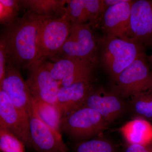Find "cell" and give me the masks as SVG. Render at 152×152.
<instances>
[{
    "label": "cell",
    "instance_id": "obj_6",
    "mask_svg": "<svg viewBox=\"0 0 152 152\" xmlns=\"http://www.w3.org/2000/svg\"><path fill=\"white\" fill-rule=\"evenodd\" d=\"M72 24L64 18L42 16L37 37V61L58 54L70 34Z\"/></svg>",
    "mask_w": 152,
    "mask_h": 152
},
{
    "label": "cell",
    "instance_id": "obj_10",
    "mask_svg": "<svg viewBox=\"0 0 152 152\" xmlns=\"http://www.w3.org/2000/svg\"><path fill=\"white\" fill-rule=\"evenodd\" d=\"M83 106L96 111L110 125L121 118L129 110V104L119 95L102 87H94Z\"/></svg>",
    "mask_w": 152,
    "mask_h": 152
},
{
    "label": "cell",
    "instance_id": "obj_24",
    "mask_svg": "<svg viewBox=\"0 0 152 152\" xmlns=\"http://www.w3.org/2000/svg\"><path fill=\"white\" fill-rule=\"evenodd\" d=\"M7 58L5 45L1 38L0 39V85L1 84L6 75Z\"/></svg>",
    "mask_w": 152,
    "mask_h": 152
},
{
    "label": "cell",
    "instance_id": "obj_8",
    "mask_svg": "<svg viewBox=\"0 0 152 152\" xmlns=\"http://www.w3.org/2000/svg\"><path fill=\"white\" fill-rule=\"evenodd\" d=\"M51 60L53 63L46 62L47 66L60 87L68 86L78 82L94 79L97 67L91 63L75 59L58 58Z\"/></svg>",
    "mask_w": 152,
    "mask_h": 152
},
{
    "label": "cell",
    "instance_id": "obj_21",
    "mask_svg": "<svg viewBox=\"0 0 152 152\" xmlns=\"http://www.w3.org/2000/svg\"><path fill=\"white\" fill-rule=\"evenodd\" d=\"M135 118H141L152 123V91L139 93L131 97L129 104Z\"/></svg>",
    "mask_w": 152,
    "mask_h": 152
},
{
    "label": "cell",
    "instance_id": "obj_17",
    "mask_svg": "<svg viewBox=\"0 0 152 152\" xmlns=\"http://www.w3.org/2000/svg\"><path fill=\"white\" fill-rule=\"evenodd\" d=\"M67 0H20L21 11L48 18H63Z\"/></svg>",
    "mask_w": 152,
    "mask_h": 152
},
{
    "label": "cell",
    "instance_id": "obj_25",
    "mask_svg": "<svg viewBox=\"0 0 152 152\" xmlns=\"http://www.w3.org/2000/svg\"><path fill=\"white\" fill-rule=\"evenodd\" d=\"M125 152H152V142L145 145L126 143Z\"/></svg>",
    "mask_w": 152,
    "mask_h": 152
},
{
    "label": "cell",
    "instance_id": "obj_7",
    "mask_svg": "<svg viewBox=\"0 0 152 152\" xmlns=\"http://www.w3.org/2000/svg\"><path fill=\"white\" fill-rule=\"evenodd\" d=\"M128 41L145 48L152 46V0L134 1L125 34Z\"/></svg>",
    "mask_w": 152,
    "mask_h": 152
},
{
    "label": "cell",
    "instance_id": "obj_5",
    "mask_svg": "<svg viewBox=\"0 0 152 152\" xmlns=\"http://www.w3.org/2000/svg\"><path fill=\"white\" fill-rule=\"evenodd\" d=\"M152 89V72L145 52L119 75L111 90L123 99Z\"/></svg>",
    "mask_w": 152,
    "mask_h": 152
},
{
    "label": "cell",
    "instance_id": "obj_19",
    "mask_svg": "<svg viewBox=\"0 0 152 152\" xmlns=\"http://www.w3.org/2000/svg\"><path fill=\"white\" fill-rule=\"evenodd\" d=\"M30 108L46 125L61 134L63 118L61 111L57 104L48 103L31 97Z\"/></svg>",
    "mask_w": 152,
    "mask_h": 152
},
{
    "label": "cell",
    "instance_id": "obj_16",
    "mask_svg": "<svg viewBox=\"0 0 152 152\" xmlns=\"http://www.w3.org/2000/svg\"><path fill=\"white\" fill-rule=\"evenodd\" d=\"M94 80H87L68 86L60 87L57 104L61 111L63 118L83 105L86 98L94 87Z\"/></svg>",
    "mask_w": 152,
    "mask_h": 152
},
{
    "label": "cell",
    "instance_id": "obj_23",
    "mask_svg": "<svg viewBox=\"0 0 152 152\" xmlns=\"http://www.w3.org/2000/svg\"><path fill=\"white\" fill-rule=\"evenodd\" d=\"M23 142L11 132L0 128V149L1 152H26Z\"/></svg>",
    "mask_w": 152,
    "mask_h": 152
},
{
    "label": "cell",
    "instance_id": "obj_14",
    "mask_svg": "<svg viewBox=\"0 0 152 152\" xmlns=\"http://www.w3.org/2000/svg\"><path fill=\"white\" fill-rule=\"evenodd\" d=\"M0 89L7 94L17 108L28 114L32 97L28 87L18 70L7 62Z\"/></svg>",
    "mask_w": 152,
    "mask_h": 152
},
{
    "label": "cell",
    "instance_id": "obj_2",
    "mask_svg": "<svg viewBox=\"0 0 152 152\" xmlns=\"http://www.w3.org/2000/svg\"><path fill=\"white\" fill-rule=\"evenodd\" d=\"M145 48L110 34L98 38L99 66L104 70L113 83Z\"/></svg>",
    "mask_w": 152,
    "mask_h": 152
},
{
    "label": "cell",
    "instance_id": "obj_26",
    "mask_svg": "<svg viewBox=\"0 0 152 152\" xmlns=\"http://www.w3.org/2000/svg\"><path fill=\"white\" fill-rule=\"evenodd\" d=\"M104 10L109 7L123 2L126 0H103Z\"/></svg>",
    "mask_w": 152,
    "mask_h": 152
},
{
    "label": "cell",
    "instance_id": "obj_4",
    "mask_svg": "<svg viewBox=\"0 0 152 152\" xmlns=\"http://www.w3.org/2000/svg\"><path fill=\"white\" fill-rule=\"evenodd\" d=\"M89 23L72 24L70 34L59 53L52 59L81 60L98 66V38Z\"/></svg>",
    "mask_w": 152,
    "mask_h": 152
},
{
    "label": "cell",
    "instance_id": "obj_27",
    "mask_svg": "<svg viewBox=\"0 0 152 152\" xmlns=\"http://www.w3.org/2000/svg\"><path fill=\"white\" fill-rule=\"evenodd\" d=\"M148 61L149 63L151 70L152 72V54L150 56L148 57Z\"/></svg>",
    "mask_w": 152,
    "mask_h": 152
},
{
    "label": "cell",
    "instance_id": "obj_15",
    "mask_svg": "<svg viewBox=\"0 0 152 152\" xmlns=\"http://www.w3.org/2000/svg\"><path fill=\"white\" fill-rule=\"evenodd\" d=\"M134 1L126 0L104 10L101 24L104 34H112L129 42L125 34L129 24L132 6Z\"/></svg>",
    "mask_w": 152,
    "mask_h": 152
},
{
    "label": "cell",
    "instance_id": "obj_13",
    "mask_svg": "<svg viewBox=\"0 0 152 152\" xmlns=\"http://www.w3.org/2000/svg\"><path fill=\"white\" fill-rule=\"evenodd\" d=\"M104 10L103 0H67L63 18L71 24L88 22L93 29L98 28Z\"/></svg>",
    "mask_w": 152,
    "mask_h": 152
},
{
    "label": "cell",
    "instance_id": "obj_18",
    "mask_svg": "<svg viewBox=\"0 0 152 152\" xmlns=\"http://www.w3.org/2000/svg\"><path fill=\"white\" fill-rule=\"evenodd\" d=\"M126 143L145 145L152 142V124L141 118H135L120 128Z\"/></svg>",
    "mask_w": 152,
    "mask_h": 152
},
{
    "label": "cell",
    "instance_id": "obj_22",
    "mask_svg": "<svg viewBox=\"0 0 152 152\" xmlns=\"http://www.w3.org/2000/svg\"><path fill=\"white\" fill-rule=\"evenodd\" d=\"M21 11L18 1L0 0V23L5 27L14 24L19 18Z\"/></svg>",
    "mask_w": 152,
    "mask_h": 152
},
{
    "label": "cell",
    "instance_id": "obj_12",
    "mask_svg": "<svg viewBox=\"0 0 152 152\" xmlns=\"http://www.w3.org/2000/svg\"><path fill=\"white\" fill-rule=\"evenodd\" d=\"M31 145L37 152H67L61 134L46 125L31 108L29 110Z\"/></svg>",
    "mask_w": 152,
    "mask_h": 152
},
{
    "label": "cell",
    "instance_id": "obj_28",
    "mask_svg": "<svg viewBox=\"0 0 152 152\" xmlns=\"http://www.w3.org/2000/svg\"><path fill=\"white\" fill-rule=\"evenodd\" d=\"M151 91H152V89H151Z\"/></svg>",
    "mask_w": 152,
    "mask_h": 152
},
{
    "label": "cell",
    "instance_id": "obj_1",
    "mask_svg": "<svg viewBox=\"0 0 152 152\" xmlns=\"http://www.w3.org/2000/svg\"><path fill=\"white\" fill-rule=\"evenodd\" d=\"M42 18L25 13L13 25L5 27L1 35L7 62L19 71L28 69L37 61L38 30Z\"/></svg>",
    "mask_w": 152,
    "mask_h": 152
},
{
    "label": "cell",
    "instance_id": "obj_29",
    "mask_svg": "<svg viewBox=\"0 0 152 152\" xmlns=\"http://www.w3.org/2000/svg\"><path fill=\"white\" fill-rule=\"evenodd\" d=\"M151 124H152V123H151Z\"/></svg>",
    "mask_w": 152,
    "mask_h": 152
},
{
    "label": "cell",
    "instance_id": "obj_11",
    "mask_svg": "<svg viewBox=\"0 0 152 152\" xmlns=\"http://www.w3.org/2000/svg\"><path fill=\"white\" fill-rule=\"evenodd\" d=\"M0 128L13 134L25 145H31L29 117L17 108L0 89Z\"/></svg>",
    "mask_w": 152,
    "mask_h": 152
},
{
    "label": "cell",
    "instance_id": "obj_20",
    "mask_svg": "<svg viewBox=\"0 0 152 152\" xmlns=\"http://www.w3.org/2000/svg\"><path fill=\"white\" fill-rule=\"evenodd\" d=\"M116 144L110 138L100 135L86 140L76 142L74 152H118Z\"/></svg>",
    "mask_w": 152,
    "mask_h": 152
},
{
    "label": "cell",
    "instance_id": "obj_9",
    "mask_svg": "<svg viewBox=\"0 0 152 152\" xmlns=\"http://www.w3.org/2000/svg\"><path fill=\"white\" fill-rule=\"evenodd\" d=\"M26 82L32 97L57 104L60 86L52 77L45 59L38 60L28 69Z\"/></svg>",
    "mask_w": 152,
    "mask_h": 152
},
{
    "label": "cell",
    "instance_id": "obj_3",
    "mask_svg": "<svg viewBox=\"0 0 152 152\" xmlns=\"http://www.w3.org/2000/svg\"><path fill=\"white\" fill-rule=\"evenodd\" d=\"M110 126L98 112L83 106L63 118L61 131L76 142L102 134Z\"/></svg>",
    "mask_w": 152,
    "mask_h": 152
}]
</instances>
